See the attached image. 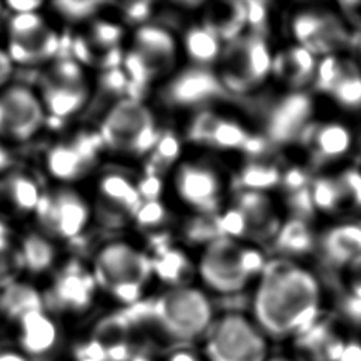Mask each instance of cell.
<instances>
[{"label": "cell", "instance_id": "6da1fadb", "mask_svg": "<svg viewBox=\"0 0 361 361\" xmlns=\"http://www.w3.org/2000/svg\"><path fill=\"white\" fill-rule=\"evenodd\" d=\"M319 312V286L306 271L272 265L254 298L257 326L272 337H285L307 327Z\"/></svg>", "mask_w": 361, "mask_h": 361}, {"label": "cell", "instance_id": "7a4b0ae2", "mask_svg": "<svg viewBox=\"0 0 361 361\" xmlns=\"http://www.w3.org/2000/svg\"><path fill=\"white\" fill-rule=\"evenodd\" d=\"M204 337L206 361L268 360L265 333L240 313H227L213 320Z\"/></svg>", "mask_w": 361, "mask_h": 361}, {"label": "cell", "instance_id": "3957f363", "mask_svg": "<svg viewBox=\"0 0 361 361\" xmlns=\"http://www.w3.org/2000/svg\"><path fill=\"white\" fill-rule=\"evenodd\" d=\"M162 330L180 341L206 336L213 323L209 299L195 288H173L161 295L152 307Z\"/></svg>", "mask_w": 361, "mask_h": 361}, {"label": "cell", "instance_id": "277c9868", "mask_svg": "<svg viewBox=\"0 0 361 361\" xmlns=\"http://www.w3.org/2000/svg\"><path fill=\"white\" fill-rule=\"evenodd\" d=\"M149 271L148 259L124 244L106 247L96 259V279L127 303L138 298Z\"/></svg>", "mask_w": 361, "mask_h": 361}, {"label": "cell", "instance_id": "5b68a950", "mask_svg": "<svg viewBox=\"0 0 361 361\" xmlns=\"http://www.w3.org/2000/svg\"><path fill=\"white\" fill-rule=\"evenodd\" d=\"M59 49V38L38 11L13 14L7 25L6 52L13 63L32 66L48 61Z\"/></svg>", "mask_w": 361, "mask_h": 361}, {"label": "cell", "instance_id": "8992f818", "mask_svg": "<svg viewBox=\"0 0 361 361\" xmlns=\"http://www.w3.org/2000/svg\"><path fill=\"white\" fill-rule=\"evenodd\" d=\"M47 111L39 94L24 85L0 89V138L24 142L38 134Z\"/></svg>", "mask_w": 361, "mask_h": 361}, {"label": "cell", "instance_id": "52a82bcc", "mask_svg": "<svg viewBox=\"0 0 361 361\" xmlns=\"http://www.w3.org/2000/svg\"><path fill=\"white\" fill-rule=\"evenodd\" d=\"M35 217L47 237L73 238L87 221V206L83 199L71 189L42 192Z\"/></svg>", "mask_w": 361, "mask_h": 361}, {"label": "cell", "instance_id": "ba28073f", "mask_svg": "<svg viewBox=\"0 0 361 361\" xmlns=\"http://www.w3.org/2000/svg\"><path fill=\"white\" fill-rule=\"evenodd\" d=\"M39 99L45 111L54 117L76 113L86 100L80 66L69 59L56 62L41 79Z\"/></svg>", "mask_w": 361, "mask_h": 361}, {"label": "cell", "instance_id": "9c48e42d", "mask_svg": "<svg viewBox=\"0 0 361 361\" xmlns=\"http://www.w3.org/2000/svg\"><path fill=\"white\" fill-rule=\"evenodd\" d=\"M243 250L233 241L219 237L206 250L200 272L207 285L221 293H233L244 288L248 275L241 262Z\"/></svg>", "mask_w": 361, "mask_h": 361}, {"label": "cell", "instance_id": "30bf717a", "mask_svg": "<svg viewBox=\"0 0 361 361\" xmlns=\"http://www.w3.org/2000/svg\"><path fill=\"white\" fill-rule=\"evenodd\" d=\"M13 345L38 361L49 355L59 344V327L48 309L31 312L11 324Z\"/></svg>", "mask_w": 361, "mask_h": 361}, {"label": "cell", "instance_id": "8fae6325", "mask_svg": "<svg viewBox=\"0 0 361 361\" xmlns=\"http://www.w3.org/2000/svg\"><path fill=\"white\" fill-rule=\"evenodd\" d=\"M154 127L149 111L137 100H121L104 120L102 137L114 148L133 149L148 128Z\"/></svg>", "mask_w": 361, "mask_h": 361}, {"label": "cell", "instance_id": "7c38bea8", "mask_svg": "<svg viewBox=\"0 0 361 361\" xmlns=\"http://www.w3.org/2000/svg\"><path fill=\"white\" fill-rule=\"evenodd\" d=\"M42 192L27 175L13 173L0 178V220L35 213Z\"/></svg>", "mask_w": 361, "mask_h": 361}, {"label": "cell", "instance_id": "4fadbf2b", "mask_svg": "<svg viewBox=\"0 0 361 361\" xmlns=\"http://www.w3.org/2000/svg\"><path fill=\"white\" fill-rule=\"evenodd\" d=\"M310 114V100L295 93L279 102L268 120V135L275 142H285L300 134Z\"/></svg>", "mask_w": 361, "mask_h": 361}, {"label": "cell", "instance_id": "5bb4252c", "mask_svg": "<svg viewBox=\"0 0 361 361\" xmlns=\"http://www.w3.org/2000/svg\"><path fill=\"white\" fill-rule=\"evenodd\" d=\"M223 94L219 80L204 69H190L179 75L166 89L172 104L190 106Z\"/></svg>", "mask_w": 361, "mask_h": 361}, {"label": "cell", "instance_id": "9a60e30c", "mask_svg": "<svg viewBox=\"0 0 361 361\" xmlns=\"http://www.w3.org/2000/svg\"><path fill=\"white\" fill-rule=\"evenodd\" d=\"M151 69L152 75L168 68L175 55L172 37L159 27L144 25L135 34L134 49Z\"/></svg>", "mask_w": 361, "mask_h": 361}, {"label": "cell", "instance_id": "2e32d148", "mask_svg": "<svg viewBox=\"0 0 361 361\" xmlns=\"http://www.w3.org/2000/svg\"><path fill=\"white\" fill-rule=\"evenodd\" d=\"M178 189L182 197L203 210L216 206L219 183L214 173L200 166H183L178 173Z\"/></svg>", "mask_w": 361, "mask_h": 361}, {"label": "cell", "instance_id": "e0dca14e", "mask_svg": "<svg viewBox=\"0 0 361 361\" xmlns=\"http://www.w3.org/2000/svg\"><path fill=\"white\" fill-rule=\"evenodd\" d=\"M92 290V279L80 269L72 267L65 269L52 288V302L59 309H78L86 305Z\"/></svg>", "mask_w": 361, "mask_h": 361}, {"label": "cell", "instance_id": "ac0fdd59", "mask_svg": "<svg viewBox=\"0 0 361 361\" xmlns=\"http://www.w3.org/2000/svg\"><path fill=\"white\" fill-rule=\"evenodd\" d=\"M327 259L336 265H345L361 254V223H345L330 230L323 238Z\"/></svg>", "mask_w": 361, "mask_h": 361}, {"label": "cell", "instance_id": "d6986e66", "mask_svg": "<svg viewBox=\"0 0 361 361\" xmlns=\"http://www.w3.org/2000/svg\"><path fill=\"white\" fill-rule=\"evenodd\" d=\"M0 293V314L10 324L31 312L45 309L42 296L31 286L16 282Z\"/></svg>", "mask_w": 361, "mask_h": 361}, {"label": "cell", "instance_id": "ffe728a7", "mask_svg": "<svg viewBox=\"0 0 361 361\" xmlns=\"http://www.w3.org/2000/svg\"><path fill=\"white\" fill-rule=\"evenodd\" d=\"M314 154L320 161H330L345 155L353 145L350 130L338 123L324 124L310 133Z\"/></svg>", "mask_w": 361, "mask_h": 361}, {"label": "cell", "instance_id": "44dd1931", "mask_svg": "<svg viewBox=\"0 0 361 361\" xmlns=\"http://www.w3.org/2000/svg\"><path fill=\"white\" fill-rule=\"evenodd\" d=\"M90 158L76 144L56 145L47 155V166L52 176L61 180L78 178L86 168Z\"/></svg>", "mask_w": 361, "mask_h": 361}, {"label": "cell", "instance_id": "7402d4cb", "mask_svg": "<svg viewBox=\"0 0 361 361\" xmlns=\"http://www.w3.org/2000/svg\"><path fill=\"white\" fill-rule=\"evenodd\" d=\"M247 21L244 3H220L207 11L206 28L217 37L233 38Z\"/></svg>", "mask_w": 361, "mask_h": 361}, {"label": "cell", "instance_id": "603a6c76", "mask_svg": "<svg viewBox=\"0 0 361 361\" xmlns=\"http://www.w3.org/2000/svg\"><path fill=\"white\" fill-rule=\"evenodd\" d=\"M23 269L31 274L47 271L55 259V248L49 238L41 233H32L24 237L18 250Z\"/></svg>", "mask_w": 361, "mask_h": 361}, {"label": "cell", "instance_id": "cb8c5ba5", "mask_svg": "<svg viewBox=\"0 0 361 361\" xmlns=\"http://www.w3.org/2000/svg\"><path fill=\"white\" fill-rule=\"evenodd\" d=\"M330 93L336 102L350 110L361 109V69L353 61H344L338 79Z\"/></svg>", "mask_w": 361, "mask_h": 361}, {"label": "cell", "instance_id": "d4e9b609", "mask_svg": "<svg viewBox=\"0 0 361 361\" xmlns=\"http://www.w3.org/2000/svg\"><path fill=\"white\" fill-rule=\"evenodd\" d=\"M275 71L290 79L293 83H303L306 82L314 69V58L312 52L303 47L293 48L289 52L279 55L274 62Z\"/></svg>", "mask_w": 361, "mask_h": 361}, {"label": "cell", "instance_id": "484cf974", "mask_svg": "<svg viewBox=\"0 0 361 361\" xmlns=\"http://www.w3.org/2000/svg\"><path fill=\"white\" fill-rule=\"evenodd\" d=\"M247 221V227H259L265 231L274 227V223L269 221V202L259 192L248 190L240 196V207Z\"/></svg>", "mask_w": 361, "mask_h": 361}, {"label": "cell", "instance_id": "4316f807", "mask_svg": "<svg viewBox=\"0 0 361 361\" xmlns=\"http://www.w3.org/2000/svg\"><path fill=\"white\" fill-rule=\"evenodd\" d=\"M185 47L190 58L200 63L210 62L219 55L217 35L206 27L189 30L185 37Z\"/></svg>", "mask_w": 361, "mask_h": 361}, {"label": "cell", "instance_id": "83f0119b", "mask_svg": "<svg viewBox=\"0 0 361 361\" xmlns=\"http://www.w3.org/2000/svg\"><path fill=\"white\" fill-rule=\"evenodd\" d=\"M102 193L111 202L128 209H138L140 193L130 182L118 175H109L102 180Z\"/></svg>", "mask_w": 361, "mask_h": 361}, {"label": "cell", "instance_id": "f1b7e54d", "mask_svg": "<svg viewBox=\"0 0 361 361\" xmlns=\"http://www.w3.org/2000/svg\"><path fill=\"white\" fill-rule=\"evenodd\" d=\"M343 283L348 309L361 314V254L343 265Z\"/></svg>", "mask_w": 361, "mask_h": 361}, {"label": "cell", "instance_id": "f546056e", "mask_svg": "<svg viewBox=\"0 0 361 361\" xmlns=\"http://www.w3.org/2000/svg\"><path fill=\"white\" fill-rule=\"evenodd\" d=\"M309 230L300 220L289 221L278 235V247L290 252H302L310 248Z\"/></svg>", "mask_w": 361, "mask_h": 361}, {"label": "cell", "instance_id": "4dcf8cb0", "mask_svg": "<svg viewBox=\"0 0 361 361\" xmlns=\"http://www.w3.org/2000/svg\"><path fill=\"white\" fill-rule=\"evenodd\" d=\"M158 275L165 281H179L182 275H185L189 268L185 257L178 251H166L164 250L159 258L154 264Z\"/></svg>", "mask_w": 361, "mask_h": 361}, {"label": "cell", "instance_id": "1f68e13d", "mask_svg": "<svg viewBox=\"0 0 361 361\" xmlns=\"http://www.w3.org/2000/svg\"><path fill=\"white\" fill-rule=\"evenodd\" d=\"M247 138L248 135L240 126L230 121L219 120L210 137V142L223 148H243Z\"/></svg>", "mask_w": 361, "mask_h": 361}, {"label": "cell", "instance_id": "d6a6232c", "mask_svg": "<svg viewBox=\"0 0 361 361\" xmlns=\"http://www.w3.org/2000/svg\"><path fill=\"white\" fill-rule=\"evenodd\" d=\"M278 171L275 168L264 165H250L240 175V183L250 190L264 189L275 185L278 182Z\"/></svg>", "mask_w": 361, "mask_h": 361}, {"label": "cell", "instance_id": "836d02e7", "mask_svg": "<svg viewBox=\"0 0 361 361\" xmlns=\"http://www.w3.org/2000/svg\"><path fill=\"white\" fill-rule=\"evenodd\" d=\"M23 271V262L18 251L0 252V292L18 282L17 278Z\"/></svg>", "mask_w": 361, "mask_h": 361}, {"label": "cell", "instance_id": "e575fe53", "mask_svg": "<svg viewBox=\"0 0 361 361\" xmlns=\"http://www.w3.org/2000/svg\"><path fill=\"white\" fill-rule=\"evenodd\" d=\"M52 6L69 21H79L92 16L100 3L96 1H55Z\"/></svg>", "mask_w": 361, "mask_h": 361}, {"label": "cell", "instance_id": "d590c367", "mask_svg": "<svg viewBox=\"0 0 361 361\" xmlns=\"http://www.w3.org/2000/svg\"><path fill=\"white\" fill-rule=\"evenodd\" d=\"M343 66V61L336 56H324L322 63L319 65V86L323 90L330 92L340 76Z\"/></svg>", "mask_w": 361, "mask_h": 361}, {"label": "cell", "instance_id": "8d00e7d4", "mask_svg": "<svg viewBox=\"0 0 361 361\" xmlns=\"http://www.w3.org/2000/svg\"><path fill=\"white\" fill-rule=\"evenodd\" d=\"M216 227L219 233L227 235H241L247 227V221L240 210H230L216 220Z\"/></svg>", "mask_w": 361, "mask_h": 361}, {"label": "cell", "instance_id": "74e56055", "mask_svg": "<svg viewBox=\"0 0 361 361\" xmlns=\"http://www.w3.org/2000/svg\"><path fill=\"white\" fill-rule=\"evenodd\" d=\"M94 44L100 47H113L117 44L121 31L117 25L109 23H96L92 30Z\"/></svg>", "mask_w": 361, "mask_h": 361}, {"label": "cell", "instance_id": "f35d334b", "mask_svg": "<svg viewBox=\"0 0 361 361\" xmlns=\"http://www.w3.org/2000/svg\"><path fill=\"white\" fill-rule=\"evenodd\" d=\"M220 118L212 113H202L192 126L190 137L196 141H210L213 130Z\"/></svg>", "mask_w": 361, "mask_h": 361}, {"label": "cell", "instance_id": "ab89813d", "mask_svg": "<svg viewBox=\"0 0 361 361\" xmlns=\"http://www.w3.org/2000/svg\"><path fill=\"white\" fill-rule=\"evenodd\" d=\"M178 151H179V144L176 138L171 134H166L158 138L155 144V159L159 164H168L176 158Z\"/></svg>", "mask_w": 361, "mask_h": 361}, {"label": "cell", "instance_id": "60d3db41", "mask_svg": "<svg viewBox=\"0 0 361 361\" xmlns=\"http://www.w3.org/2000/svg\"><path fill=\"white\" fill-rule=\"evenodd\" d=\"M137 220L142 226H155L164 217V207L157 200H147L137 209Z\"/></svg>", "mask_w": 361, "mask_h": 361}, {"label": "cell", "instance_id": "b9f144b4", "mask_svg": "<svg viewBox=\"0 0 361 361\" xmlns=\"http://www.w3.org/2000/svg\"><path fill=\"white\" fill-rule=\"evenodd\" d=\"M102 85L106 92L120 93L124 89H128V79L126 73L118 68H110V71H107L103 76Z\"/></svg>", "mask_w": 361, "mask_h": 361}, {"label": "cell", "instance_id": "7bdbcfd3", "mask_svg": "<svg viewBox=\"0 0 361 361\" xmlns=\"http://www.w3.org/2000/svg\"><path fill=\"white\" fill-rule=\"evenodd\" d=\"M245 6V17H247V23L251 24L255 28H259L264 25L265 23V4L262 1H247L244 3Z\"/></svg>", "mask_w": 361, "mask_h": 361}, {"label": "cell", "instance_id": "ee69618b", "mask_svg": "<svg viewBox=\"0 0 361 361\" xmlns=\"http://www.w3.org/2000/svg\"><path fill=\"white\" fill-rule=\"evenodd\" d=\"M241 262H243V268H244V271L247 272L248 276L251 274L259 271L264 265L262 255L255 250H243Z\"/></svg>", "mask_w": 361, "mask_h": 361}, {"label": "cell", "instance_id": "f6af8a7d", "mask_svg": "<svg viewBox=\"0 0 361 361\" xmlns=\"http://www.w3.org/2000/svg\"><path fill=\"white\" fill-rule=\"evenodd\" d=\"M124 13L131 21H142L149 14V3L147 1H135L126 4Z\"/></svg>", "mask_w": 361, "mask_h": 361}, {"label": "cell", "instance_id": "bcb514c9", "mask_svg": "<svg viewBox=\"0 0 361 361\" xmlns=\"http://www.w3.org/2000/svg\"><path fill=\"white\" fill-rule=\"evenodd\" d=\"M0 361H35L16 345L3 344L0 345Z\"/></svg>", "mask_w": 361, "mask_h": 361}, {"label": "cell", "instance_id": "7dc6e473", "mask_svg": "<svg viewBox=\"0 0 361 361\" xmlns=\"http://www.w3.org/2000/svg\"><path fill=\"white\" fill-rule=\"evenodd\" d=\"M159 189H161V182L158 178L155 176H148L145 178L140 186H138V193L140 196H144L147 197L148 200H155V197L158 196L159 193Z\"/></svg>", "mask_w": 361, "mask_h": 361}, {"label": "cell", "instance_id": "c3c4849f", "mask_svg": "<svg viewBox=\"0 0 361 361\" xmlns=\"http://www.w3.org/2000/svg\"><path fill=\"white\" fill-rule=\"evenodd\" d=\"M4 6L13 13V14H27V13H35L42 6L41 1H18L11 0L4 3Z\"/></svg>", "mask_w": 361, "mask_h": 361}, {"label": "cell", "instance_id": "681fc988", "mask_svg": "<svg viewBox=\"0 0 361 361\" xmlns=\"http://www.w3.org/2000/svg\"><path fill=\"white\" fill-rule=\"evenodd\" d=\"M13 62L8 58L4 48L0 47V89L7 86V82L13 73Z\"/></svg>", "mask_w": 361, "mask_h": 361}, {"label": "cell", "instance_id": "f907efd6", "mask_svg": "<svg viewBox=\"0 0 361 361\" xmlns=\"http://www.w3.org/2000/svg\"><path fill=\"white\" fill-rule=\"evenodd\" d=\"M305 182H306V178L299 169H290L285 176V185L293 192L303 189Z\"/></svg>", "mask_w": 361, "mask_h": 361}, {"label": "cell", "instance_id": "816d5d0a", "mask_svg": "<svg viewBox=\"0 0 361 361\" xmlns=\"http://www.w3.org/2000/svg\"><path fill=\"white\" fill-rule=\"evenodd\" d=\"M11 250V231L6 221L0 220V252Z\"/></svg>", "mask_w": 361, "mask_h": 361}, {"label": "cell", "instance_id": "f5cc1de1", "mask_svg": "<svg viewBox=\"0 0 361 361\" xmlns=\"http://www.w3.org/2000/svg\"><path fill=\"white\" fill-rule=\"evenodd\" d=\"M166 361H206L189 350H180L173 353Z\"/></svg>", "mask_w": 361, "mask_h": 361}, {"label": "cell", "instance_id": "db71d44e", "mask_svg": "<svg viewBox=\"0 0 361 361\" xmlns=\"http://www.w3.org/2000/svg\"><path fill=\"white\" fill-rule=\"evenodd\" d=\"M267 361H293V360H289V358H286V357H274V358H269V357H268Z\"/></svg>", "mask_w": 361, "mask_h": 361}, {"label": "cell", "instance_id": "11a10c76", "mask_svg": "<svg viewBox=\"0 0 361 361\" xmlns=\"http://www.w3.org/2000/svg\"><path fill=\"white\" fill-rule=\"evenodd\" d=\"M3 7H4V4H3V3H0V14L3 13Z\"/></svg>", "mask_w": 361, "mask_h": 361}, {"label": "cell", "instance_id": "9f6ffc18", "mask_svg": "<svg viewBox=\"0 0 361 361\" xmlns=\"http://www.w3.org/2000/svg\"><path fill=\"white\" fill-rule=\"evenodd\" d=\"M358 47H360V54H361V38H360V42H358Z\"/></svg>", "mask_w": 361, "mask_h": 361}]
</instances>
